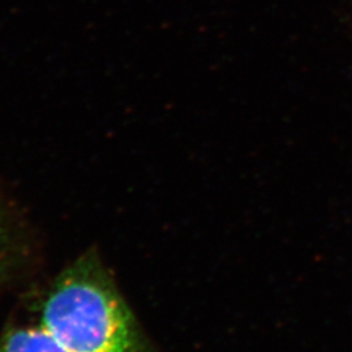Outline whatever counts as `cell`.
<instances>
[{"mask_svg": "<svg viewBox=\"0 0 352 352\" xmlns=\"http://www.w3.org/2000/svg\"><path fill=\"white\" fill-rule=\"evenodd\" d=\"M39 325L68 352H140L139 330L110 280L93 267L62 279L42 307Z\"/></svg>", "mask_w": 352, "mask_h": 352, "instance_id": "obj_1", "label": "cell"}, {"mask_svg": "<svg viewBox=\"0 0 352 352\" xmlns=\"http://www.w3.org/2000/svg\"><path fill=\"white\" fill-rule=\"evenodd\" d=\"M0 352H68L50 333L41 327H20L11 331L0 346Z\"/></svg>", "mask_w": 352, "mask_h": 352, "instance_id": "obj_2", "label": "cell"}]
</instances>
